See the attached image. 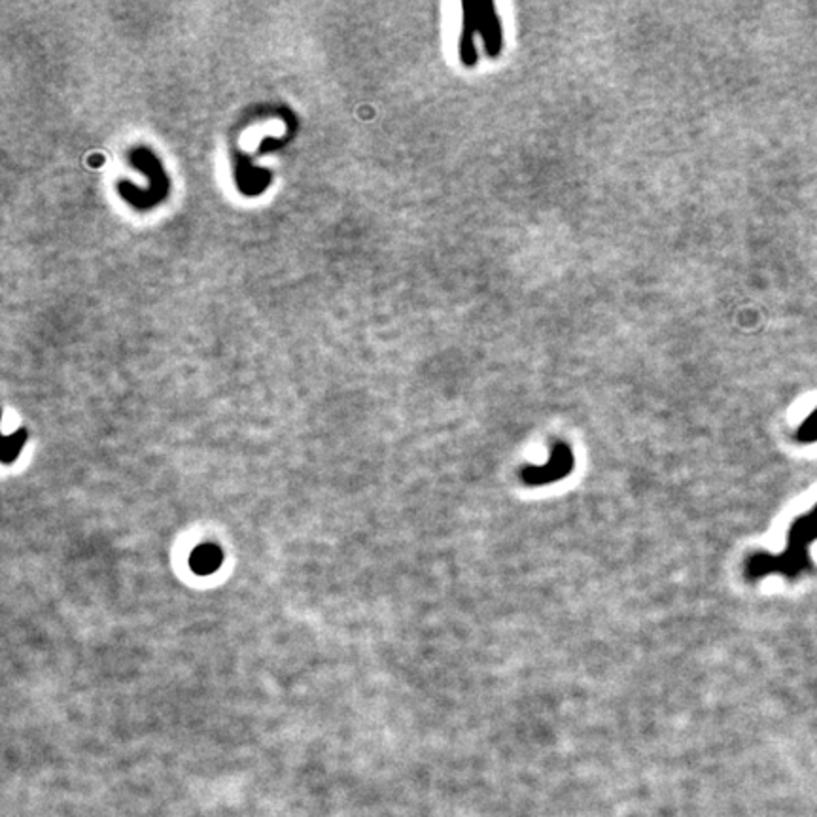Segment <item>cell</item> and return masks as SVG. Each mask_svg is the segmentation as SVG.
<instances>
[{
  "label": "cell",
  "instance_id": "7a4b0ae2",
  "mask_svg": "<svg viewBox=\"0 0 817 817\" xmlns=\"http://www.w3.org/2000/svg\"><path fill=\"white\" fill-rule=\"evenodd\" d=\"M466 15L471 19L473 25L481 31L487 50L490 55L502 51V25L497 22V15L492 5H464Z\"/></svg>",
  "mask_w": 817,
  "mask_h": 817
},
{
  "label": "cell",
  "instance_id": "6da1fadb",
  "mask_svg": "<svg viewBox=\"0 0 817 817\" xmlns=\"http://www.w3.org/2000/svg\"><path fill=\"white\" fill-rule=\"evenodd\" d=\"M817 534V511L812 513L806 519L799 521L791 532V547L785 552V556L782 558H753L749 564V573L753 577L757 575H765L766 571L772 570H782L785 573H796L799 570L804 568V558H803V547L806 545V542L810 540L812 535Z\"/></svg>",
  "mask_w": 817,
  "mask_h": 817
},
{
  "label": "cell",
  "instance_id": "3957f363",
  "mask_svg": "<svg viewBox=\"0 0 817 817\" xmlns=\"http://www.w3.org/2000/svg\"><path fill=\"white\" fill-rule=\"evenodd\" d=\"M573 466V456L566 445H556L547 466L526 468L523 477L528 485H543L556 479H562Z\"/></svg>",
  "mask_w": 817,
  "mask_h": 817
},
{
  "label": "cell",
  "instance_id": "277c9868",
  "mask_svg": "<svg viewBox=\"0 0 817 817\" xmlns=\"http://www.w3.org/2000/svg\"><path fill=\"white\" fill-rule=\"evenodd\" d=\"M803 435L806 437L808 441H810V440H815V437H817V414H815V416L812 418V421L808 422V426L804 428V433H803Z\"/></svg>",
  "mask_w": 817,
  "mask_h": 817
}]
</instances>
